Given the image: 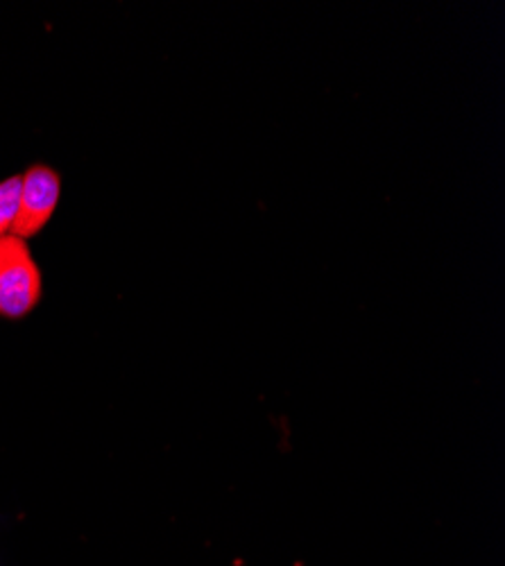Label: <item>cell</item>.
<instances>
[{"instance_id":"1","label":"cell","mask_w":505,"mask_h":566,"mask_svg":"<svg viewBox=\"0 0 505 566\" xmlns=\"http://www.w3.org/2000/svg\"><path fill=\"white\" fill-rule=\"evenodd\" d=\"M41 270L23 239H0V315L21 319L41 302Z\"/></svg>"},{"instance_id":"2","label":"cell","mask_w":505,"mask_h":566,"mask_svg":"<svg viewBox=\"0 0 505 566\" xmlns=\"http://www.w3.org/2000/svg\"><path fill=\"white\" fill-rule=\"evenodd\" d=\"M62 198V177L45 164H34L21 175L19 213L12 227L17 239H32L51 222Z\"/></svg>"},{"instance_id":"3","label":"cell","mask_w":505,"mask_h":566,"mask_svg":"<svg viewBox=\"0 0 505 566\" xmlns=\"http://www.w3.org/2000/svg\"><path fill=\"white\" fill-rule=\"evenodd\" d=\"M19 196H21V175L8 177L0 181V239L12 233L19 213Z\"/></svg>"}]
</instances>
